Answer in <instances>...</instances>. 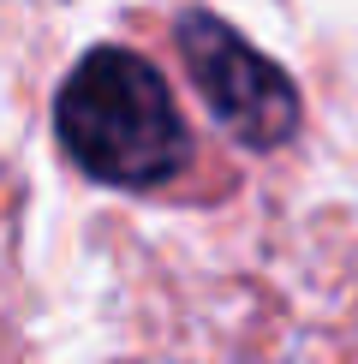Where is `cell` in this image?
<instances>
[{"instance_id": "6da1fadb", "label": "cell", "mask_w": 358, "mask_h": 364, "mask_svg": "<svg viewBox=\"0 0 358 364\" xmlns=\"http://www.w3.org/2000/svg\"><path fill=\"white\" fill-rule=\"evenodd\" d=\"M54 126L90 179L126 191L173 179L191 149L168 78L131 48H90L60 84Z\"/></svg>"}, {"instance_id": "7a4b0ae2", "label": "cell", "mask_w": 358, "mask_h": 364, "mask_svg": "<svg viewBox=\"0 0 358 364\" xmlns=\"http://www.w3.org/2000/svg\"><path fill=\"white\" fill-rule=\"evenodd\" d=\"M179 54L185 72L197 84V96L209 102V114L251 149H281L298 132V90L293 78L263 60L239 36L233 24H221L215 12H185L179 18Z\"/></svg>"}]
</instances>
